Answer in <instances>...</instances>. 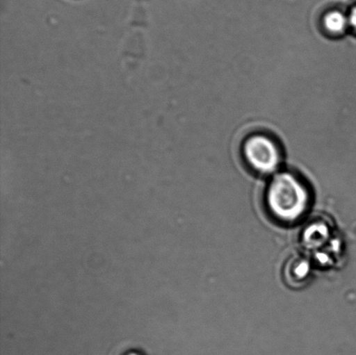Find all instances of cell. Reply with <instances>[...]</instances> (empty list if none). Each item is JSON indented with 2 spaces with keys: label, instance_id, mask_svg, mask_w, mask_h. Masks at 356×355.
I'll return each instance as SVG.
<instances>
[{
  "label": "cell",
  "instance_id": "obj_4",
  "mask_svg": "<svg viewBox=\"0 0 356 355\" xmlns=\"http://www.w3.org/2000/svg\"><path fill=\"white\" fill-rule=\"evenodd\" d=\"M286 271H288V276L292 277L291 279L292 284L298 283V280L300 283L305 279V277H308L309 265L305 259H293L286 267Z\"/></svg>",
  "mask_w": 356,
  "mask_h": 355
},
{
  "label": "cell",
  "instance_id": "obj_3",
  "mask_svg": "<svg viewBox=\"0 0 356 355\" xmlns=\"http://www.w3.org/2000/svg\"><path fill=\"white\" fill-rule=\"evenodd\" d=\"M321 26L327 36L340 37L350 29L348 13L339 9L327 10L322 17Z\"/></svg>",
  "mask_w": 356,
  "mask_h": 355
},
{
  "label": "cell",
  "instance_id": "obj_5",
  "mask_svg": "<svg viewBox=\"0 0 356 355\" xmlns=\"http://www.w3.org/2000/svg\"><path fill=\"white\" fill-rule=\"evenodd\" d=\"M348 21H350V29L356 33V5L348 13Z\"/></svg>",
  "mask_w": 356,
  "mask_h": 355
},
{
  "label": "cell",
  "instance_id": "obj_2",
  "mask_svg": "<svg viewBox=\"0 0 356 355\" xmlns=\"http://www.w3.org/2000/svg\"><path fill=\"white\" fill-rule=\"evenodd\" d=\"M241 151L245 165L258 175H275L284 161V151L277 139L264 132L248 135Z\"/></svg>",
  "mask_w": 356,
  "mask_h": 355
},
{
  "label": "cell",
  "instance_id": "obj_1",
  "mask_svg": "<svg viewBox=\"0 0 356 355\" xmlns=\"http://www.w3.org/2000/svg\"><path fill=\"white\" fill-rule=\"evenodd\" d=\"M265 206L274 220L294 224L305 218L312 204V192L305 181L291 172L272 176L265 190Z\"/></svg>",
  "mask_w": 356,
  "mask_h": 355
}]
</instances>
